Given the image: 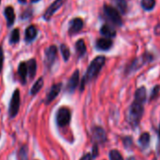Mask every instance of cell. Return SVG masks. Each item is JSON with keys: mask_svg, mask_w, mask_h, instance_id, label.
I'll return each instance as SVG.
<instances>
[{"mask_svg": "<svg viewBox=\"0 0 160 160\" xmlns=\"http://www.w3.org/2000/svg\"><path fill=\"white\" fill-rule=\"evenodd\" d=\"M147 102V93H146V89L145 87H140L138 88L134 96V101L131 104L128 113H127V122L131 125L133 129H136L143 117L144 114V106Z\"/></svg>", "mask_w": 160, "mask_h": 160, "instance_id": "obj_1", "label": "cell"}, {"mask_svg": "<svg viewBox=\"0 0 160 160\" xmlns=\"http://www.w3.org/2000/svg\"><path fill=\"white\" fill-rule=\"evenodd\" d=\"M105 63H106V58L104 56H99L92 61V63L88 67L86 75L83 78L81 91H83V88L85 87V84L87 82L92 81V79H94L98 75V73L100 72V71L103 68V66L105 65Z\"/></svg>", "mask_w": 160, "mask_h": 160, "instance_id": "obj_2", "label": "cell"}, {"mask_svg": "<svg viewBox=\"0 0 160 160\" xmlns=\"http://www.w3.org/2000/svg\"><path fill=\"white\" fill-rule=\"evenodd\" d=\"M72 119L71 110L66 107H61L56 113V122L58 127H66L70 124Z\"/></svg>", "mask_w": 160, "mask_h": 160, "instance_id": "obj_3", "label": "cell"}, {"mask_svg": "<svg viewBox=\"0 0 160 160\" xmlns=\"http://www.w3.org/2000/svg\"><path fill=\"white\" fill-rule=\"evenodd\" d=\"M104 12H105L106 16L108 17V19L114 26L121 27V26L122 25V20L121 14H120V12H118V10L115 9L114 7L105 4V5H104Z\"/></svg>", "mask_w": 160, "mask_h": 160, "instance_id": "obj_4", "label": "cell"}, {"mask_svg": "<svg viewBox=\"0 0 160 160\" xmlns=\"http://www.w3.org/2000/svg\"><path fill=\"white\" fill-rule=\"evenodd\" d=\"M92 141L94 144L102 145L108 141V136L106 130L101 126H93L92 128Z\"/></svg>", "mask_w": 160, "mask_h": 160, "instance_id": "obj_5", "label": "cell"}, {"mask_svg": "<svg viewBox=\"0 0 160 160\" xmlns=\"http://www.w3.org/2000/svg\"><path fill=\"white\" fill-rule=\"evenodd\" d=\"M20 108V92L19 90H15L12 96L9 108V116L11 119H13L17 116Z\"/></svg>", "mask_w": 160, "mask_h": 160, "instance_id": "obj_6", "label": "cell"}, {"mask_svg": "<svg viewBox=\"0 0 160 160\" xmlns=\"http://www.w3.org/2000/svg\"><path fill=\"white\" fill-rule=\"evenodd\" d=\"M57 47L55 45H51L49 46L46 51H45V63L47 65L48 68H50L54 62H55V59L57 58Z\"/></svg>", "mask_w": 160, "mask_h": 160, "instance_id": "obj_7", "label": "cell"}, {"mask_svg": "<svg viewBox=\"0 0 160 160\" xmlns=\"http://www.w3.org/2000/svg\"><path fill=\"white\" fill-rule=\"evenodd\" d=\"M65 1H66V0H56V1H54V3L51 4L50 7L44 12V15H43L44 16V19L45 20H49L54 15V13L64 4Z\"/></svg>", "mask_w": 160, "mask_h": 160, "instance_id": "obj_8", "label": "cell"}, {"mask_svg": "<svg viewBox=\"0 0 160 160\" xmlns=\"http://www.w3.org/2000/svg\"><path fill=\"white\" fill-rule=\"evenodd\" d=\"M78 82H79V71L76 70L72 74L71 78L69 79V81H68V85H67L68 92H70L71 93H72L75 91L76 87L78 86Z\"/></svg>", "mask_w": 160, "mask_h": 160, "instance_id": "obj_9", "label": "cell"}, {"mask_svg": "<svg viewBox=\"0 0 160 160\" xmlns=\"http://www.w3.org/2000/svg\"><path fill=\"white\" fill-rule=\"evenodd\" d=\"M83 20L81 18H74L71 21L70 23V28H69V33L71 35L78 33L80 30L83 28Z\"/></svg>", "mask_w": 160, "mask_h": 160, "instance_id": "obj_10", "label": "cell"}, {"mask_svg": "<svg viewBox=\"0 0 160 160\" xmlns=\"http://www.w3.org/2000/svg\"><path fill=\"white\" fill-rule=\"evenodd\" d=\"M60 90H61V83L53 85L50 89V92H48V95H47L46 100H45V104L49 105L52 101H54L56 99V97L59 94Z\"/></svg>", "mask_w": 160, "mask_h": 160, "instance_id": "obj_11", "label": "cell"}, {"mask_svg": "<svg viewBox=\"0 0 160 160\" xmlns=\"http://www.w3.org/2000/svg\"><path fill=\"white\" fill-rule=\"evenodd\" d=\"M112 44H113V42L109 38L98 39L97 42H96V47L99 50H102V51H107V50L110 49L111 46H112Z\"/></svg>", "mask_w": 160, "mask_h": 160, "instance_id": "obj_12", "label": "cell"}, {"mask_svg": "<svg viewBox=\"0 0 160 160\" xmlns=\"http://www.w3.org/2000/svg\"><path fill=\"white\" fill-rule=\"evenodd\" d=\"M151 143V135L149 132H143L140 134L138 138V144L142 150H146L149 148Z\"/></svg>", "mask_w": 160, "mask_h": 160, "instance_id": "obj_13", "label": "cell"}, {"mask_svg": "<svg viewBox=\"0 0 160 160\" xmlns=\"http://www.w3.org/2000/svg\"><path fill=\"white\" fill-rule=\"evenodd\" d=\"M100 32H101V34L103 36H105L106 38H109V39L114 38L116 36V30H115V28L113 27H111L110 25H108V24L104 25L101 28Z\"/></svg>", "mask_w": 160, "mask_h": 160, "instance_id": "obj_14", "label": "cell"}, {"mask_svg": "<svg viewBox=\"0 0 160 160\" xmlns=\"http://www.w3.org/2000/svg\"><path fill=\"white\" fill-rule=\"evenodd\" d=\"M113 4L115 5V7L118 9V12H121L122 14H125L127 12V1L126 0H112Z\"/></svg>", "mask_w": 160, "mask_h": 160, "instance_id": "obj_15", "label": "cell"}, {"mask_svg": "<svg viewBox=\"0 0 160 160\" xmlns=\"http://www.w3.org/2000/svg\"><path fill=\"white\" fill-rule=\"evenodd\" d=\"M5 16H6V19H7V23H8V26L11 27L13 25L14 23V20H15V13H14V10L12 7H7L5 9Z\"/></svg>", "mask_w": 160, "mask_h": 160, "instance_id": "obj_16", "label": "cell"}, {"mask_svg": "<svg viewBox=\"0 0 160 160\" xmlns=\"http://www.w3.org/2000/svg\"><path fill=\"white\" fill-rule=\"evenodd\" d=\"M37 36V28L34 26H29L26 30V41L28 42H32Z\"/></svg>", "mask_w": 160, "mask_h": 160, "instance_id": "obj_17", "label": "cell"}, {"mask_svg": "<svg viewBox=\"0 0 160 160\" xmlns=\"http://www.w3.org/2000/svg\"><path fill=\"white\" fill-rule=\"evenodd\" d=\"M75 50L79 58H81L86 53V44L83 40H78L75 43Z\"/></svg>", "mask_w": 160, "mask_h": 160, "instance_id": "obj_18", "label": "cell"}, {"mask_svg": "<svg viewBox=\"0 0 160 160\" xmlns=\"http://www.w3.org/2000/svg\"><path fill=\"white\" fill-rule=\"evenodd\" d=\"M27 66H28V72L29 73V77L32 79L35 74H36V71H37V63H36V60L34 58L32 59H29L27 63Z\"/></svg>", "mask_w": 160, "mask_h": 160, "instance_id": "obj_19", "label": "cell"}, {"mask_svg": "<svg viewBox=\"0 0 160 160\" xmlns=\"http://www.w3.org/2000/svg\"><path fill=\"white\" fill-rule=\"evenodd\" d=\"M17 160H28V147L27 144L22 145L17 152Z\"/></svg>", "mask_w": 160, "mask_h": 160, "instance_id": "obj_20", "label": "cell"}, {"mask_svg": "<svg viewBox=\"0 0 160 160\" xmlns=\"http://www.w3.org/2000/svg\"><path fill=\"white\" fill-rule=\"evenodd\" d=\"M18 73L21 77V80L23 83H26L27 81V75H28V66L27 63L21 62L18 67Z\"/></svg>", "mask_w": 160, "mask_h": 160, "instance_id": "obj_21", "label": "cell"}, {"mask_svg": "<svg viewBox=\"0 0 160 160\" xmlns=\"http://www.w3.org/2000/svg\"><path fill=\"white\" fill-rule=\"evenodd\" d=\"M108 156H109V160H124L122 152L116 149L110 150L108 152Z\"/></svg>", "mask_w": 160, "mask_h": 160, "instance_id": "obj_22", "label": "cell"}, {"mask_svg": "<svg viewBox=\"0 0 160 160\" xmlns=\"http://www.w3.org/2000/svg\"><path fill=\"white\" fill-rule=\"evenodd\" d=\"M42 86H43V79H42V78H39V79L37 80V81H36V83L33 85V87L31 88V91H30L31 95L37 94V93L42 90Z\"/></svg>", "mask_w": 160, "mask_h": 160, "instance_id": "obj_23", "label": "cell"}, {"mask_svg": "<svg viewBox=\"0 0 160 160\" xmlns=\"http://www.w3.org/2000/svg\"><path fill=\"white\" fill-rule=\"evenodd\" d=\"M155 6V0H141V7L144 11H152Z\"/></svg>", "mask_w": 160, "mask_h": 160, "instance_id": "obj_24", "label": "cell"}, {"mask_svg": "<svg viewBox=\"0 0 160 160\" xmlns=\"http://www.w3.org/2000/svg\"><path fill=\"white\" fill-rule=\"evenodd\" d=\"M122 144L124 146L125 149H130L132 148L134 142H133V138L131 136H124L122 138Z\"/></svg>", "mask_w": 160, "mask_h": 160, "instance_id": "obj_25", "label": "cell"}, {"mask_svg": "<svg viewBox=\"0 0 160 160\" xmlns=\"http://www.w3.org/2000/svg\"><path fill=\"white\" fill-rule=\"evenodd\" d=\"M19 40H20V31H19L18 28H16V29H14V30L12 32L10 42H11V43L14 44V43H17V42H19Z\"/></svg>", "mask_w": 160, "mask_h": 160, "instance_id": "obj_26", "label": "cell"}, {"mask_svg": "<svg viewBox=\"0 0 160 160\" xmlns=\"http://www.w3.org/2000/svg\"><path fill=\"white\" fill-rule=\"evenodd\" d=\"M60 51H61V54L63 56L64 60H68L70 58V49L68 48V46L66 44H61Z\"/></svg>", "mask_w": 160, "mask_h": 160, "instance_id": "obj_27", "label": "cell"}, {"mask_svg": "<svg viewBox=\"0 0 160 160\" xmlns=\"http://www.w3.org/2000/svg\"><path fill=\"white\" fill-rule=\"evenodd\" d=\"M159 92H160V86L159 85H156L155 87H153L152 90L151 95H150V101H153L154 99H156L158 94H159Z\"/></svg>", "mask_w": 160, "mask_h": 160, "instance_id": "obj_28", "label": "cell"}, {"mask_svg": "<svg viewBox=\"0 0 160 160\" xmlns=\"http://www.w3.org/2000/svg\"><path fill=\"white\" fill-rule=\"evenodd\" d=\"M3 61H4V54H3V49L0 46V72L2 71L3 68Z\"/></svg>", "mask_w": 160, "mask_h": 160, "instance_id": "obj_29", "label": "cell"}, {"mask_svg": "<svg viewBox=\"0 0 160 160\" xmlns=\"http://www.w3.org/2000/svg\"><path fill=\"white\" fill-rule=\"evenodd\" d=\"M157 138H158V142H157V154L160 155V122H159V126H158V130H157Z\"/></svg>", "mask_w": 160, "mask_h": 160, "instance_id": "obj_30", "label": "cell"}, {"mask_svg": "<svg viewBox=\"0 0 160 160\" xmlns=\"http://www.w3.org/2000/svg\"><path fill=\"white\" fill-rule=\"evenodd\" d=\"M79 160H93V159H92V156L91 152H86L81 157H80Z\"/></svg>", "mask_w": 160, "mask_h": 160, "instance_id": "obj_31", "label": "cell"}, {"mask_svg": "<svg viewBox=\"0 0 160 160\" xmlns=\"http://www.w3.org/2000/svg\"><path fill=\"white\" fill-rule=\"evenodd\" d=\"M154 35H156V36L160 35V23L154 27Z\"/></svg>", "mask_w": 160, "mask_h": 160, "instance_id": "obj_32", "label": "cell"}, {"mask_svg": "<svg viewBox=\"0 0 160 160\" xmlns=\"http://www.w3.org/2000/svg\"><path fill=\"white\" fill-rule=\"evenodd\" d=\"M126 160H137V159H136V157H135V156H129Z\"/></svg>", "mask_w": 160, "mask_h": 160, "instance_id": "obj_33", "label": "cell"}, {"mask_svg": "<svg viewBox=\"0 0 160 160\" xmlns=\"http://www.w3.org/2000/svg\"><path fill=\"white\" fill-rule=\"evenodd\" d=\"M18 1H19L20 3L23 4V3H26V2H27V0H18Z\"/></svg>", "mask_w": 160, "mask_h": 160, "instance_id": "obj_34", "label": "cell"}, {"mask_svg": "<svg viewBox=\"0 0 160 160\" xmlns=\"http://www.w3.org/2000/svg\"><path fill=\"white\" fill-rule=\"evenodd\" d=\"M40 1V0H31V2H38Z\"/></svg>", "mask_w": 160, "mask_h": 160, "instance_id": "obj_35", "label": "cell"}, {"mask_svg": "<svg viewBox=\"0 0 160 160\" xmlns=\"http://www.w3.org/2000/svg\"><path fill=\"white\" fill-rule=\"evenodd\" d=\"M152 160H157V158H156V157H155V156H154V157H153V158H152Z\"/></svg>", "mask_w": 160, "mask_h": 160, "instance_id": "obj_36", "label": "cell"}, {"mask_svg": "<svg viewBox=\"0 0 160 160\" xmlns=\"http://www.w3.org/2000/svg\"><path fill=\"white\" fill-rule=\"evenodd\" d=\"M0 1H1V0H0Z\"/></svg>", "mask_w": 160, "mask_h": 160, "instance_id": "obj_37", "label": "cell"}]
</instances>
